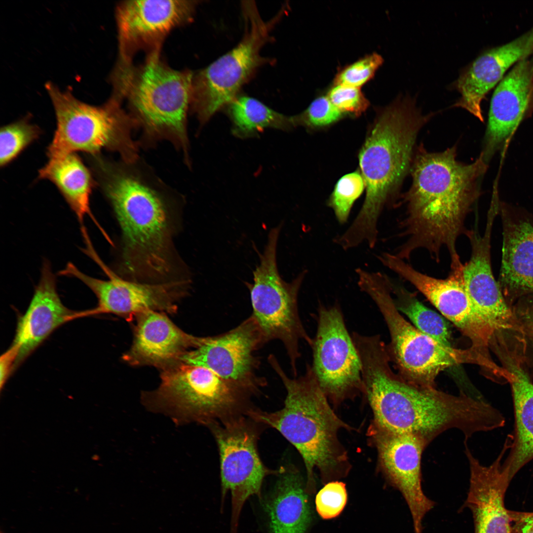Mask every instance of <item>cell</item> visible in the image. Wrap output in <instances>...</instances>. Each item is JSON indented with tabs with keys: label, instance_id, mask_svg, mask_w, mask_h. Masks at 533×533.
Masks as SVG:
<instances>
[{
	"label": "cell",
	"instance_id": "obj_24",
	"mask_svg": "<svg viewBox=\"0 0 533 533\" xmlns=\"http://www.w3.org/2000/svg\"><path fill=\"white\" fill-rule=\"evenodd\" d=\"M533 51V27L519 37L493 48L477 57L455 83L460 97L454 106L461 107L483 121L481 102L513 65Z\"/></svg>",
	"mask_w": 533,
	"mask_h": 533
},
{
	"label": "cell",
	"instance_id": "obj_14",
	"mask_svg": "<svg viewBox=\"0 0 533 533\" xmlns=\"http://www.w3.org/2000/svg\"><path fill=\"white\" fill-rule=\"evenodd\" d=\"M386 267L411 283L471 341L470 346L486 360L492 359L489 348L494 334L480 317L467 294L461 261L451 263L445 279L433 277L415 269L395 254L378 256Z\"/></svg>",
	"mask_w": 533,
	"mask_h": 533
},
{
	"label": "cell",
	"instance_id": "obj_37",
	"mask_svg": "<svg viewBox=\"0 0 533 533\" xmlns=\"http://www.w3.org/2000/svg\"><path fill=\"white\" fill-rule=\"evenodd\" d=\"M512 308L525 337L533 340V295L520 298Z\"/></svg>",
	"mask_w": 533,
	"mask_h": 533
},
{
	"label": "cell",
	"instance_id": "obj_5",
	"mask_svg": "<svg viewBox=\"0 0 533 533\" xmlns=\"http://www.w3.org/2000/svg\"><path fill=\"white\" fill-rule=\"evenodd\" d=\"M268 361L286 390L283 407L267 412L251 409L247 414L256 422L279 431L298 451L307 473V488L318 470L325 478L344 475L349 468L347 453L338 438L339 431L350 429L332 409L311 365L299 377L288 376L275 356Z\"/></svg>",
	"mask_w": 533,
	"mask_h": 533
},
{
	"label": "cell",
	"instance_id": "obj_23",
	"mask_svg": "<svg viewBox=\"0 0 533 533\" xmlns=\"http://www.w3.org/2000/svg\"><path fill=\"white\" fill-rule=\"evenodd\" d=\"M135 319L132 344L122 355L132 366H152L163 370L181 362L200 340L178 327L164 312L148 311Z\"/></svg>",
	"mask_w": 533,
	"mask_h": 533
},
{
	"label": "cell",
	"instance_id": "obj_8",
	"mask_svg": "<svg viewBox=\"0 0 533 533\" xmlns=\"http://www.w3.org/2000/svg\"><path fill=\"white\" fill-rule=\"evenodd\" d=\"M56 118V128L47 147L48 158L76 152L94 156L102 150L118 153L128 163L138 159V146L133 137L138 128L135 119L114 97L101 106L76 98L71 90H61L52 82L45 84Z\"/></svg>",
	"mask_w": 533,
	"mask_h": 533
},
{
	"label": "cell",
	"instance_id": "obj_1",
	"mask_svg": "<svg viewBox=\"0 0 533 533\" xmlns=\"http://www.w3.org/2000/svg\"><path fill=\"white\" fill-rule=\"evenodd\" d=\"M136 163L103 158L94 168L120 231L114 272L124 279L151 283L191 279L174 242L180 206Z\"/></svg>",
	"mask_w": 533,
	"mask_h": 533
},
{
	"label": "cell",
	"instance_id": "obj_13",
	"mask_svg": "<svg viewBox=\"0 0 533 533\" xmlns=\"http://www.w3.org/2000/svg\"><path fill=\"white\" fill-rule=\"evenodd\" d=\"M317 321L311 367L327 398L339 404L363 393L360 358L339 304H319Z\"/></svg>",
	"mask_w": 533,
	"mask_h": 533
},
{
	"label": "cell",
	"instance_id": "obj_2",
	"mask_svg": "<svg viewBox=\"0 0 533 533\" xmlns=\"http://www.w3.org/2000/svg\"><path fill=\"white\" fill-rule=\"evenodd\" d=\"M359 355L363 393L374 414L372 423L381 429L416 436L428 445L450 429L460 430L466 440L475 433L504 425L501 413L481 398L406 381L392 371L382 343L368 344Z\"/></svg>",
	"mask_w": 533,
	"mask_h": 533
},
{
	"label": "cell",
	"instance_id": "obj_22",
	"mask_svg": "<svg viewBox=\"0 0 533 533\" xmlns=\"http://www.w3.org/2000/svg\"><path fill=\"white\" fill-rule=\"evenodd\" d=\"M470 467V484L463 505L471 511L474 533H511V520L504 503L512 479L502 463L508 450L504 445L496 459L489 466L482 465L465 445Z\"/></svg>",
	"mask_w": 533,
	"mask_h": 533
},
{
	"label": "cell",
	"instance_id": "obj_20",
	"mask_svg": "<svg viewBox=\"0 0 533 533\" xmlns=\"http://www.w3.org/2000/svg\"><path fill=\"white\" fill-rule=\"evenodd\" d=\"M471 253L463 265L465 288L475 311L495 337L505 332L522 331L493 273L491 236L475 234L469 239Z\"/></svg>",
	"mask_w": 533,
	"mask_h": 533
},
{
	"label": "cell",
	"instance_id": "obj_30",
	"mask_svg": "<svg viewBox=\"0 0 533 533\" xmlns=\"http://www.w3.org/2000/svg\"><path fill=\"white\" fill-rule=\"evenodd\" d=\"M390 285L398 310L405 314L420 332L446 345L452 346L449 325L444 318L425 306L415 293L391 279Z\"/></svg>",
	"mask_w": 533,
	"mask_h": 533
},
{
	"label": "cell",
	"instance_id": "obj_35",
	"mask_svg": "<svg viewBox=\"0 0 533 533\" xmlns=\"http://www.w3.org/2000/svg\"><path fill=\"white\" fill-rule=\"evenodd\" d=\"M382 63L383 59L378 54L368 55L340 72L336 76L335 84L359 88L374 76Z\"/></svg>",
	"mask_w": 533,
	"mask_h": 533
},
{
	"label": "cell",
	"instance_id": "obj_12",
	"mask_svg": "<svg viewBox=\"0 0 533 533\" xmlns=\"http://www.w3.org/2000/svg\"><path fill=\"white\" fill-rule=\"evenodd\" d=\"M219 448L221 480V506L227 493L231 495L229 533H237L242 508L247 500L256 495L262 499L265 478L278 470H268L257 450L258 432L253 423L242 415L208 425Z\"/></svg>",
	"mask_w": 533,
	"mask_h": 533
},
{
	"label": "cell",
	"instance_id": "obj_31",
	"mask_svg": "<svg viewBox=\"0 0 533 533\" xmlns=\"http://www.w3.org/2000/svg\"><path fill=\"white\" fill-rule=\"evenodd\" d=\"M41 131L30 122L27 115L1 127L0 165L4 167L13 161L30 145L39 138Z\"/></svg>",
	"mask_w": 533,
	"mask_h": 533
},
{
	"label": "cell",
	"instance_id": "obj_4",
	"mask_svg": "<svg viewBox=\"0 0 533 533\" xmlns=\"http://www.w3.org/2000/svg\"><path fill=\"white\" fill-rule=\"evenodd\" d=\"M431 116L423 114L408 95L379 111L358 154L366 191L359 212L342 234L350 246H376L381 215L410 170L417 136Z\"/></svg>",
	"mask_w": 533,
	"mask_h": 533
},
{
	"label": "cell",
	"instance_id": "obj_3",
	"mask_svg": "<svg viewBox=\"0 0 533 533\" xmlns=\"http://www.w3.org/2000/svg\"><path fill=\"white\" fill-rule=\"evenodd\" d=\"M456 156L455 146L439 152L420 146L414 155L412 184L404 196L406 211L400 223L406 240L395 253L399 258L409 260L422 248L437 263L443 249L451 262L460 259L457 242L468 230L466 218L479 196L478 182L487 165L482 153L470 164Z\"/></svg>",
	"mask_w": 533,
	"mask_h": 533
},
{
	"label": "cell",
	"instance_id": "obj_18",
	"mask_svg": "<svg viewBox=\"0 0 533 533\" xmlns=\"http://www.w3.org/2000/svg\"><path fill=\"white\" fill-rule=\"evenodd\" d=\"M196 1L127 0L119 4L116 21L121 61L140 48L157 44L173 28L192 18Z\"/></svg>",
	"mask_w": 533,
	"mask_h": 533
},
{
	"label": "cell",
	"instance_id": "obj_39",
	"mask_svg": "<svg viewBox=\"0 0 533 533\" xmlns=\"http://www.w3.org/2000/svg\"><path fill=\"white\" fill-rule=\"evenodd\" d=\"M530 343H531V344L532 345V346L533 347V340H532V341H530Z\"/></svg>",
	"mask_w": 533,
	"mask_h": 533
},
{
	"label": "cell",
	"instance_id": "obj_9",
	"mask_svg": "<svg viewBox=\"0 0 533 533\" xmlns=\"http://www.w3.org/2000/svg\"><path fill=\"white\" fill-rule=\"evenodd\" d=\"M160 379L156 389L143 393V402L178 424L208 426L250 409L249 393L206 367L180 362L161 370Z\"/></svg>",
	"mask_w": 533,
	"mask_h": 533
},
{
	"label": "cell",
	"instance_id": "obj_38",
	"mask_svg": "<svg viewBox=\"0 0 533 533\" xmlns=\"http://www.w3.org/2000/svg\"><path fill=\"white\" fill-rule=\"evenodd\" d=\"M511 522V533H533V512L509 510Z\"/></svg>",
	"mask_w": 533,
	"mask_h": 533
},
{
	"label": "cell",
	"instance_id": "obj_15",
	"mask_svg": "<svg viewBox=\"0 0 533 533\" xmlns=\"http://www.w3.org/2000/svg\"><path fill=\"white\" fill-rule=\"evenodd\" d=\"M99 266L108 279L88 275L71 262L59 272L60 275L78 279L94 293L98 304L95 308L89 309L90 315L112 313L131 320L151 310L174 313L178 303L190 288L191 280L160 283L136 282L122 278L103 262Z\"/></svg>",
	"mask_w": 533,
	"mask_h": 533
},
{
	"label": "cell",
	"instance_id": "obj_40",
	"mask_svg": "<svg viewBox=\"0 0 533 533\" xmlns=\"http://www.w3.org/2000/svg\"><path fill=\"white\" fill-rule=\"evenodd\" d=\"M532 94H533V89H532Z\"/></svg>",
	"mask_w": 533,
	"mask_h": 533
},
{
	"label": "cell",
	"instance_id": "obj_33",
	"mask_svg": "<svg viewBox=\"0 0 533 533\" xmlns=\"http://www.w3.org/2000/svg\"><path fill=\"white\" fill-rule=\"evenodd\" d=\"M344 115L328 97L320 96L314 99L301 114L292 117L295 127L303 126L316 129L330 126L342 118Z\"/></svg>",
	"mask_w": 533,
	"mask_h": 533
},
{
	"label": "cell",
	"instance_id": "obj_11",
	"mask_svg": "<svg viewBox=\"0 0 533 533\" xmlns=\"http://www.w3.org/2000/svg\"><path fill=\"white\" fill-rule=\"evenodd\" d=\"M243 36L232 49L193 74L190 107L201 123L228 106L266 59L261 50L268 41L280 13L265 21L253 1L241 4Z\"/></svg>",
	"mask_w": 533,
	"mask_h": 533
},
{
	"label": "cell",
	"instance_id": "obj_16",
	"mask_svg": "<svg viewBox=\"0 0 533 533\" xmlns=\"http://www.w3.org/2000/svg\"><path fill=\"white\" fill-rule=\"evenodd\" d=\"M266 343L251 315L226 333L201 337L198 344L186 352L180 361L206 367L253 395L266 383L257 374L260 362L255 355Z\"/></svg>",
	"mask_w": 533,
	"mask_h": 533
},
{
	"label": "cell",
	"instance_id": "obj_32",
	"mask_svg": "<svg viewBox=\"0 0 533 533\" xmlns=\"http://www.w3.org/2000/svg\"><path fill=\"white\" fill-rule=\"evenodd\" d=\"M365 189V183L359 171L347 174L338 181L327 204L340 224L347 222L354 202Z\"/></svg>",
	"mask_w": 533,
	"mask_h": 533
},
{
	"label": "cell",
	"instance_id": "obj_27",
	"mask_svg": "<svg viewBox=\"0 0 533 533\" xmlns=\"http://www.w3.org/2000/svg\"><path fill=\"white\" fill-rule=\"evenodd\" d=\"M279 478L263 501L270 533H305L310 523L307 491L299 472L281 467Z\"/></svg>",
	"mask_w": 533,
	"mask_h": 533
},
{
	"label": "cell",
	"instance_id": "obj_6",
	"mask_svg": "<svg viewBox=\"0 0 533 533\" xmlns=\"http://www.w3.org/2000/svg\"><path fill=\"white\" fill-rule=\"evenodd\" d=\"M193 74L166 66L157 54L138 69L119 66L113 75L114 96L127 100L130 115L145 140H167L189 162L187 115L191 105Z\"/></svg>",
	"mask_w": 533,
	"mask_h": 533
},
{
	"label": "cell",
	"instance_id": "obj_17",
	"mask_svg": "<svg viewBox=\"0 0 533 533\" xmlns=\"http://www.w3.org/2000/svg\"><path fill=\"white\" fill-rule=\"evenodd\" d=\"M368 434L377 449L383 474L408 505L415 533H421L424 517L435 505L421 487V457L428 445L416 436L385 431L373 423Z\"/></svg>",
	"mask_w": 533,
	"mask_h": 533
},
{
	"label": "cell",
	"instance_id": "obj_19",
	"mask_svg": "<svg viewBox=\"0 0 533 533\" xmlns=\"http://www.w3.org/2000/svg\"><path fill=\"white\" fill-rule=\"evenodd\" d=\"M51 264L44 261L39 281L25 313L19 316L13 342L6 352L13 360V372L57 328L72 320L87 316L62 303Z\"/></svg>",
	"mask_w": 533,
	"mask_h": 533
},
{
	"label": "cell",
	"instance_id": "obj_36",
	"mask_svg": "<svg viewBox=\"0 0 533 533\" xmlns=\"http://www.w3.org/2000/svg\"><path fill=\"white\" fill-rule=\"evenodd\" d=\"M328 98L343 114L359 116L369 106V102L359 88L335 84L329 91Z\"/></svg>",
	"mask_w": 533,
	"mask_h": 533
},
{
	"label": "cell",
	"instance_id": "obj_10",
	"mask_svg": "<svg viewBox=\"0 0 533 533\" xmlns=\"http://www.w3.org/2000/svg\"><path fill=\"white\" fill-rule=\"evenodd\" d=\"M281 224L270 229L259 264L253 271V281L246 283L249 290L253 312L251 316L267 342L276 340L283 344L294 377L298 375L297 362L301 356L300 340L310 346L312 343L299 315L298 298L307 273L303 270L289 282L279 275L276 251Z\"/></svg>",
	"mask_w": 533,
	"mask_h": 533
},
{
	"label": "cell",
	"instance_id": "obj_29",
	"mask_svg": "<svg viewBox=\"0 0 533 533\" xmlns=\"http://www.w3.org/2000/svg\"><path fill=\"white\" fill-rule=\"evenodd\" d=\"M228 106L232 132L238 137H253L266 128L288 130L295 127L292 116L281 114L249 96L238 95Z\"/></svg>",
	"mask_w": 533,
	"mask_h": 533
},
{
	"label": "cell",
	"instance_id": "obj_7",
	"mask_svg": "<svg viewBox=\"0 0 533 533\" xmlns=\"http://www.w3.org/2000/svg\"><path fill=\"white\" fill-rule=\"evenodd\" d=\"M357 277L360 289L372 299L384 318L390 337L386 345L390 362L406 381L435 387L436 378L447 368L465 363L485 367V361L471 347L458 349L446 345L407 321L395 305L386 275L363 270Z\"/></svg>",
	"mask_w": 533,
	"mask_h": 533
},
{
	"label": "cell",
	"instance_id": "obj_34",
	"mask_svg": "<svg viewBox=\"0 0 533 533\" xmlns=\"http://www.w3.org/2000/svg\"><path fill=\"white\" fill-rule=\"evenodd\" d=\"M347 499V492L343 483L339 481L329 482L316 495V511L324 519L335 518L343 511Z\"/></svg>",
	"mask_w": 533,
	"mask_h": 533
},
{
	"label": "cell",
	"instance_id": "obj_26",
	"mask_svg": "<svg viewBox=\"0 0 533 533\" xmlns=\"http://www.w3.org/2000/svg\"><path fill=\"white\" fill-rule=\"evenodd\" d=\"M522 351L506 348L497 354L507 372L513 400L515 431L509 455L503 463L512 478L533 459V383L526 367V352Z\"/></svg>",
	"mask_w": 533,
	"mask_h": 533
},
{
	"label": "cell",
	"instance_id": "obj_25",
	"mask_svg": "<svg viewBox=\"0 0 533 533\" xmlns=\"http://www.w3.org/2000/svg\"><path fill=\"white\" fill-rule=\"evenodd\" d=\"M533 88V60L528 57L514 65L493 93L482 152L485 161L516 130L528 107Z\"/></svg>",
	"mask_w": 533,
	"mask_h": 533
},
{
	"label": "cell",
	"instance_id": "obj_28",
	"mask_svg": "<svg viewBox=\"0 0 533 533\" xmlns=\"http://www.w3.org/2000/svg\"><path fill=\"white\" fill-rule=\"evenodd\" d=\"M38 178L46 179L58 189L75 214L81 228L87 216L99 227L90 208V198L95 181L89 169L76 153L49 158L38 171Z\"/></svg>",
	"mask_w": 533,
	"mask_h": 533
},
{
	"label": "cell",
	"instance_id": "obj_21",
	"mask_svg": "<svg viewBox=\"0 0 533 533\" xmlns=\"http://www.w3.org/2000/svg\"><path fill=\"white\" fill-rule=\"evenodd\" d=\"M502 228L501 263L497 280L509 306L533 295V213L499 205Z\"/></svg>",
	"mask_w": 533,
	"mask_h": 533
}]
</instances>
